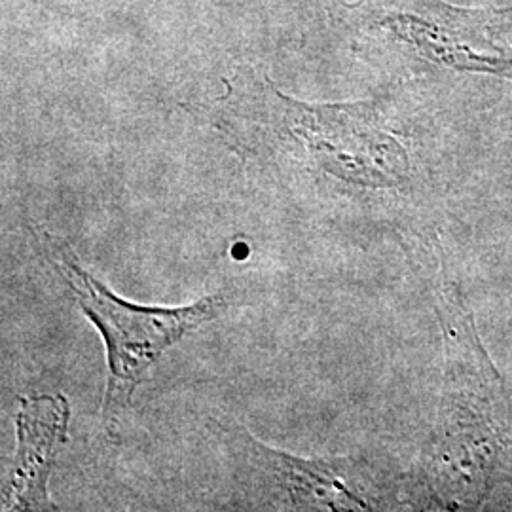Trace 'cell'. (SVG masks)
Returning a JSON list of instances; mask_svg holds the SVG:
<instances>
[{"label": "cell", "mask_w": 512, "mask_h": 512, "mask_svg": "<svg viewBox=\"0 0 512 512\" xmlns=\"http://www.w3.org/2000/svg\"><path fill=\"white\" fill-rule=\"evenodd\" d=\"M232 435L255 461L260 473L293 503L294 509H353L366 507L365 501L351 494L340 478L338 465L329 461H308L285 452H275L253 439L243 427H232Z\"/></svg>", "instance_id": "5b68a950"}, {"label": "cell", "mask_w": 512, "mask_h": 512, "mask_svg": "<svg viewBox=\"0 0 512 512\" xmlns=\"http://www.w3.org/2000/svg\"><path fill=\"white\" fill-rule=\"evenodd\" d=\"M42 253L73 294L82 313L99 329L107 346L109 380L103 399V425L116 439L118 423L148 370L188 332L219 317L226 298L213 294L183 308H148L118 298L82 268L71 245L46 230H37Z\"/></svg>", "instance_id": "7a4b0ae2"}, {"label": "cell", "mask_w": 512, "mask_h": 512, "mask_svg": "<svg viewBox=\"0 0 512 512\" xmlns=\"http://www.w3.org/2000/svg\"><path fill=\"white\" fill-rule=\"evenodd\" d=\"M18 452L10 469L4 497L8 511L55 509L48 495V478L59 448L67 442L69 403L59 395L21 399L18 420Z\"/></svg>", "instance_id": "277c9868"}, {"label": "cell", "mask_w": 512, "mask_h": 512, "mask_svg": "<svg viewBox=\"0 0 512 512\" xmlns=\"http://www.w3.org/2000/svg\"><path fill=\"white\" fill-rule=\"evenodd\" d=\"M349 10L363 29L384 31L421 59L512 78V52L499 38L509 12L463 10L442 0H361Z\"/></svg>", "instance_id": "3957f363"}, {"label": "cell", "mask_w": 512, "mask_h": 512, "mask_svg": "<svg viewBox=\"0 0 512 512\" xmlns=\"http://www.w3.org/2000/svg\"><path fill=\"white\" fill-rule=\"evenodd\" d=\"M222 131L245 152L302 148L327 173L359 186H397L408 173L401 143L380 128L370 103L306 105L266 80L232 86L219 110Z\"/></svg>", "instance_id": "6da1fadb"}]
</instances>
